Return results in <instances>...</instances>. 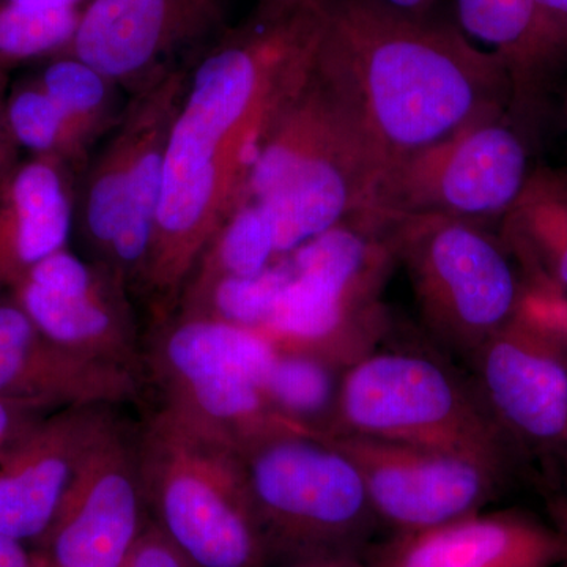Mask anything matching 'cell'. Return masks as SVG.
I'll list each match as a JSON object with an SVG mask.
<instances>
[{
	"label": "cell",
	"instance_id": "12",
	"mask_svg": "<svg viewBox=\"0 0 567 567\" xmlns=\"http://www.w3.org/2000/svg\"><path fill=\"white\" fill-rule=\"evenodd\" d=\"M148 520L136 425L115 412L32 548L41 567H122Z\"/></svg>",
	"mask_w": 567,
	"mask_h": 567
},
{
	"label": "cell",
	"instance_id": "26",
	"mask_svg": "<svg viewBox=\"0 0 567 567\" xmlns=\"http://www.w3.org/2000/svg\"><path fill=\"white\" fill-rule=\"evenodd\" d=\"M52 406L32 401H2L0 399V458L18 439L44 413L51 412Z\"/></svg>",
	"mask_w": 567,
	"mask_h": 567
},
{
	"label": "cell",
	"instance_id": "4",
	"mask_svg": "<svg viewBox=\"0 0 567 567\" xmlns=\"http://www.w3.org/2000/svg\"><path fill=\"white\" fill-rule=\"evenodd\" d=\"M268 567L363 557L380 524L360 472L327 436L290 423L237 446Z\"/></svg>",
	"mask_w": 567,
	"mask_h": 567
},
{
	"label": "cell",
	"instance_id": "14",
	"mask_svg": "<svg viewBox=\"0 0 567 567\" xmlns=\"http://www.w3.org/2000/svg\"><path fill=\"white\" fill-rule=\"evenodd\" d=\"M465 363L496 424L522 458L566 451V339L518 309Z\"/></svg>",
	"mask_w": 567,
	"mask_h": 567
},
{
	"label": "cell",
	"instance_id": "30",
	"mask_svg": "<svg viewBox=\"0 0 567 567\" xmlns=\"http://www.w3.org/2000/svg\"><path fill=\"white\" fill-rule=\"evenodd\" d=\"M278 567H369L363 557H322L303 559Z\"/></svg>",
	"mask_w": 567,
	"mask_h": 567
},
{
	"label": "cell",
	"instance_id": "21",
	"mask_svg": "<svg viewBox=\"0 0 567 567\" xmlns=\"http://www.w3.org/2000/svg\"><path fill=\"white\" fill-rule=\"evenodd\" d=\"M346 371L317 354L276 349L265 380V395L282 420L305 431L327 434L333 423Z\"/></svg>",
	"mask_w": 567,
	"mask_h": 567
},
{
	"label": "cell",
	"instance_id": "6",
	"mask_svg": "<svg viewBox=\"0 0 567 567\" xmlns=\"http://www.w3.org/2000/svg\"><path fill=\"white\" fill-rule=\"evenodd\" d=\"M484 458L516 473L522 456L468 372L429 350L380 349L347 369L330 431Z\"/></svg>",
	"mask_w": 567,
	"mask_h": 567
},
{
	"label": "cell",
	"instance_id": "34",
	"mask_svg": "<svg viewBox=\"0 0 567 567\" xmlns=\"http://www.w3.org/2000/svg\"><path fill=\"white\" fill-rule=\"evenodd\" d=\"M540 6L546 7L551 13L558 17L566 18L567 20V0H537Z\"/></svg>",
	"mask_w": 567,
	"mask_h": 567
},
{
	"label": "cell",
	"instance_id": "35",
	"mask_svg": "<svg viewBox=\"0 0 567 567\" xmlns=\"http://www.w3.org/2000/svg\"><path fill=\"white\" fill-rule=\"evenodd\" d=\"M566 454H567V447H566Z\"/></svg>",
	"mask_w": 567,
	"mask_h": 567
},
{
	"label": "cell",
	"instance_id": "23",
	"mask_svg": "<svg viewBox=\"0 0 567 567\" xmlns=\"http://www.w3.org/2000/svg\"><path fill=\"white\" fill-rule=\"evenodd\" d=\"M3 117L7 133L17 151H25L29 156L59 159L70 166L78 177L91 159V148L35 76L9 89Z\"/></svg>",
	"mask_w": 567,
	"mask_h": 567
},
{
	"label": "cell",
	"instance_id": "32",
	"mask_svg": "<svg viewBox=\"0 0 567 567\" xmlns=\"http://www.w3.org/2000/svg\"><path fill=\"white\" fill-rule=\"evenodd\" d=\"M22 6L40 7V9H82L89 0H10Z\"/></svg>",
	"mask_w": 567,
	"mask_h": 567
},
{
	"label": "cell",
	"instance_id": "24",
	"mask_svg": "<svg viewBox=\"0 0 567 567\" xmlns=\"http://www.w3.org/2000/svg\"><path fill=\"white\" fill-rule=\"evenodd\" d=\"M81 9H40L0 0V66L48 61L69 48Z\"/></svg>",
	"mask_w": 567,
	"mask_h": 567
},
{
	"label": "cell",
	"instance_id": "9",
	"mask_svg": "<svg viewBox=\"0 0 567 567\" xmlns=\"http://www.w3.org/2000/svg\"><path fill=\"white\" fill-rule=\"evenodd\" d=\"M424 330L440 350L468 360L520 309L516 271L481 224L406 216L385 219Z\"/></svg>",
	"mask_w": 567,
	"mask_h": 567
},
{
	"label": "cell",
	"instance_id": "5",
	"mask_svg": "<svg viewBox=\"0 0 567 567\" xmlns=\"http://www.w3.org/2000/svg\"><path fill=\"white\" fill-rule=\"evenodd\" d=\"M148 516L199 567H268L237 447L156 406L136 424Z\"/></svg>",
	"mask_w": 567,
	"mask_h": 567
},
{
	"label": "cell",
	"instance_id": "19",
	"mask_svg": "<svg viewBox=\"0 0 567 567\" xmlns=\"http://www.w3.org/2000/svg\"><path fill=\"white\" fill-rule=\"evenodd\" d=\"M78 174L54 158L17 159L0 175V295L74 234Z\"/></svg>",
	"mask_w": 567,
	"mask_h": 567
},
{
	"label": "cell",
	"instance_id": "36",
	"mask_svg": "<svg viewBox=\"0 0 567 567\" xmlns=\"http://www.w3.org/2000/svg\"><path fill=\"white\" fill-rule=\"evenodd\" d=\"M563 567H567V565L563 566Z\"/></svg>",
	"mask_w": 567,
	"mask_h": 567
},
{
	"label": "cell",
	"instance_id": "33",
	"mask_svg": "<svg viewBox=\"0 0 567 567\" xmlns=\"http://www.w3.org/2000/svg\"><path fill=\"white\" fill-rule=\"evenodd\" d=\"M555 274H557L559 281L567 286V240L557 254V260H555Z\"/></svg>",
	"mask_w": 567,
	"mask_h": 567
},
{
	"label": "cell",
	"instance_id": "1",
	"mask_svg": "<svg viewBox=\"0 0 567 567\" xmlns=\"http://www.w3.org/2000/svg\"><path fill=\"white\" fill-rule=\"evenodd\" d=\"M322 14L323 7L257 9L189 66L167 134L142 293L153 320L174 311L213 235L240 204L265 132L312 69Z\"/></svg>",
	"mask_w": 567,
	"mask_h": 567
},
{
	"label": "cell",
	"instance_id": "16",
	"mask_svg": "<svg viewBox=\"0 0 567 567\" xmlns=\"http://www.w3.org/2000/svg\"><path fill=\"white\" fill-rule=\"evenodd\" d=\"M114 405L51 410L0 458V532L28 546L47 535Z\"/></svg>",
	"mask_w": 567,
	"mask_h": 567
},
{
	"label": "cell",
	"instance_id": "22",
	"mask_svg": "<svg viewBox=\"0 0 567 567\" xmlns=\"http://www.w3.org/2000/svg\"><path fill=\"white\" fill-rule=\"evenodd\" d=\"M35 80L91 151L121 121V87L73 55L48 59Z\"/></svg>",
	"mask_w": 567,
	"mask_h": 567
},
{
	"label": "cell",
	"instance_id": "18",
	"mask_svg": "<svg viewBox=\"0 0 567 567\" xmlns=\"http://www.w3.org/2000/svg\"><path fill=\"white\" fill-rule=\"evenodd\" d=\"M144 380L50 341L10 293L0 295V399L61 409L137 402Z\"/></svg>",
	"mask_w": 567,
	"mask_h": 567
},
{
	"label": "cell",
	"instance_id": "27",
	"mask_svg": "<svg viewBox=\"0 0 567 567\" xmlns=\"http://www.w3.org/2000/svg\"><path fill=\"white\" fill-rule=\"evenodd\" d=\"M0 567H41L35 550L0 532Z\"/></svg>",
	"mask_w": 567,
	"mask_h": 567
},
{
	"label": "cell",
	"instance_id": "8",
	"mask_svg": "<svg viewBox=\"0 0 567 567\" xmlns=\"http://www.w3.org/2000/svg\"><path fill=\"white\" fill-rule=\"evenodd\" d=\"M144 338V382L158 405L235 447L286 420L265 395L276 347L259 331L173 311Z\"/></svg>",
	"mask_w": 567,
	"mask_h": 567
},
{
	"label": "cell",
	"instance_id": "10",
	"mask_svg": "<svg viewBox=\"0 0 567 567\" xmlns=\"http://www.w3.org/2000/svg\"><path fill=\"white\" fill-rule=\"evenodd\" d=\"M527 155L513 130L487 115L388 169L365 210L380 219L443 216L481 224L524 186Z\"/></svg>",
	"mask_w": 567,
	"mask_h": 567
},
{
	"label": "cell",
	"instance_id": "13",
	"mask_svg": "<svg viewBox=\"0 0 567 567\" xmlns=\"http://www.w3.org/2000/svg\"><path fill=\"white\" fill-rule=\"evenodd\" d=\"M9 293L54 344L144 380V338L132 293L103 265L69 246L37 264Z\"/></svg>",
	"mask_w": 567,
	"mask_h": 567
},
{
	"label": "cell",
	"instance_id": "3",
	"mask_svg": "<svg viewBox=\"0 0 567 567\" xmlns=\"http://www.w3.org/2000/svg\"><path fill=\"white\" fill-rule=\"evenodd\" d=\"M380 177L374 155L312 63L265 132L240 204L262 208L282 259L365 210Z\"/></svg>",
	"mask_w": 567,
	"mask_h": 567
},
{
	"label": "cell",
	"instance_id": "20",
	"mask_svg": "<svg viewBox=\"0 0 567 567\" xmlns=\"http://www.w3.org/2000/svg\"><path fill=\"white\" fill-rule=\"evenodd\" d=\"M457 25L477 47L494 54L507 73L548 44L567 39V20L537 0H456Z\"/></svg>",
	"mask_w": 567,
	"mask_h": 567
},
{
	"label": "cell",
	"instance_id": "31",
	"mask_svg": "<svg viewBox=\"0 0 567 567\" xmlns=\"http://www.w3.org/2000/svg\"><path fill=\"white\" fill-rule=\"evenodd\" d=\"M391 9L406 11L413 14H429L436 3L442 0H380Z\"/></svg>",
	"mask_w": 567,
	"mask_h": 567
},
{
	"label": "cell",
	"instance_id": "11",
	"mask_svg": "<svg viewBox=\"0 0 567 567\" xmlns=\"http://www.w3.org/2000/svg\"><path fill=\"white\" fill-rule=\"evenodd\" d=\"M323 436L357 466L388 536L424 532L486 511L514 476L454 451L364 435Z\"/></svg>",
	"mask_w": 567,
	"mask_h": 567
},
{
	"label": "cell",
	"instance_id": "25",
	"mask_svg": "<svg viewBox=\"0 0 567 567\" xmlns=\"http://www.w3.org/2000/svg\"><path fill=\"white\" fill-rule=\"evenodd\" d=\"M122 567H199L175 546L155 522L148 520Z\"/></svg>",
	"mask_w": 567,
	"mask_h": 567
},
{
	"label": "cell",
	"instance_id": "28",
	"mask_svg": "<svg viewBox=\"0 0 567 567\" xmlns=\"http://www.w3.org/2000/svg\"><path fill=\"white\" fill-rule=\"evenodd\" d=\"M10 71L0 66V175L6 173L7 169L17 162V148L11 144L9 133L6 128V117H3V110H6L7 93H9Z\"/></svg>",
	"mask_w": 567,
	"mask_h": 567
},
{
	"label": "cell",
	"instance_id": "17",
	"mask_svg": "<svg viewBox=\"0 0 567 567\" xmlns=\"http://www.w3.org/2000/svg\"><path fill=\"white\" fill-rule=\"evenodd\" d=\"M369 567H563L567 532L524 509L481 511L440 527L377 540Z\"/></svg>",
	"mask_w": 567,
	"mask_h": 567
},
{
	"label": "cell",
	"instance_id": "29",
	"mask_svg": "<svg viewBox=\"0 0 567 567\" xmlns=\"http://www.w3.org/2000/svg\"><path fill=\"white\" fill-rule=\"evenodd\" d=\"M323 3L324 0H259L257 9L290 13V11L320 9Z\"/></svg>",
	"mask_w": 567,
	"mask_h": 567
},
{
	"label": "cell",
	"instance_id": "15",
	"mask_svg": "<svg viewBox=\"0 0 567 567\" xmlns=\"http://www.w3.org/2000/svg\"><path fill=\"white\" fill-rule=\"evenodd\" d=\"M226 31L221 0H89L63 54L134 93Z\"/></svg>",
	"mask_w": 567,
	"mask_h": 567
},
{
	"label": "cell",
	"instance_id": "7",
	"mask_svg": "<svg viewBox=\"0 0 567 567\" xmlns=\"http://www.w3.org/2000/svg\"><path fill=\"white\" fill-rule=\"evenodd\" d=\"M182 65L133 93L121 121L91 156L76 183L74 233L82 256L144 293L162 197L167 134L185 93Z\"/></svg>",
	"mask_w": 567,
	"mask_h": 567
},
{
	"label": "cell",
	"instance_id": "2",
	"mask_svg": "<svg viewBox=\"0 0 567 567\" xmlns=\"http://www.w3.org/2000/svg\"><path fill=\"white\" fill-rule=\"evenodd\" d=\"M315 70L382 177L402 159L498 114L506 78L498 59L458 25L380 0H324Z\"/></svg>",
	"mask_w": 567,
	"mask_h": 567
}]
</instances>
